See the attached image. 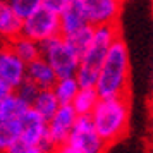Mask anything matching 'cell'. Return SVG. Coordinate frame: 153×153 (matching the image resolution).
<instances>
[{"instance_id":"obj_16","label":"cell","mask_w":153,"mask_h":153,"mask_svg":"<svg viewBox=\"0 0 153 153\" xmlns=\"http://www.w3.org/2000/svg\"><path fill=\"white\" fill-rule=\"evenodd\" d=\"M55 93L57 100L60 102V105H72L76 95L79 93L81 86L77 83L76 76L74 77H62V79H57L55 86L52 88Z\"/></svg>"},{"instance_id":"obj_25","label":"cell","mask_w":153,"mask_h":153,"mask_svg":"<svg viewBox=\"0 0 153 153\" xmlns=\"http://www.w3.org/2000/svg\"><path fill=\"white\" fill-rule=\"evenodd\" d=\"M152 2H153V0H152Z\"/></svg>"},{"instance_id":"obj_18","label":"cell","mask_w":153,"mask_h":153,"mask_svg":"<svg viewBox=\"0 0 153 153\" xmlns=\"http://www.w3.org/2000/svg\"><path fill=\"white\" fill-rule=\"evenodd\" d=\"M93 36H95V28H93V26H88V28L77 31V33H74L72 36L65 38V40L76 48V52L79 55L83 57L84 53H86V50L90 48L91 42H93Z\"/></svg>"},{"instance_id":"obj_2","label":"cell","mask_w":153,"mask_h":153,"mask_svg":"<svg viewBox=\"0 0 153 153\" xmlns=\"http://www.w3.org/2000/svg\"><path fill=\"white\" fill-rule=\"evenodd\" d=\"M91 120L107 145L110 146L124 138L131 122V102L126 98H105L100 100Z\"/></svg>"},{"instance_id":"obj_13","label":"cell","mask_w":153,"mask_h":153,"mask_svg":"<svg viewBox=\"0 0 153 153\" xmlns=\"http://www.w3.org/2000/svg\"><path fill=\"white\" fill-rule=\"evenodd\" d=\"M7 45L14 50L16 55L26 64L35 62L36 59H42V45L36 43L35 40H31V38H28V36H24V35H21L19 38H16V40H12Z\"/></svg>"},{"instance_id":"obj_3","label":"cell","mask_w":153,"mask_h":153,"mask_svg":"<svg viewBox=\"0 0 153 153\" xmlns=\"http://www.w3.org/2000/svg\"><path fill=\"white\" fill-rule=\"evenodd\" d=\"M120 38V28L117 26H98L95 28V36L90 48L81 57V64L77 69L76 79L81 88H95L98 77L108 55V50L114 42Z\"/></svg>"},{"instance_id":"obj_22","label":"cell","mask_w":153,"mask_h":153,"mask_svg":"<svg viewBox=\"0 0 153 153\" xmlns=\"http://www.w3.org/2000/svg\"><path fill=\"white\" fill-rule=\"evenodd\" d=\"M19 153H45L42 148H28V150H22Z\"/></svg>"},{"instance_id":"obj_15","label":"cell","mask_w":153,"mask_h":153,"mask_svg":"<svg viewBox=\"0 0 153 153\" xmlns=\"http://www.w3.org/2000/svg\"><path fill=\"white\" fill-rule=\"evenodd\" d=\"M31 108H33L36 114H40V115L48 122L50 119L57 114V110L60 108V102L57 100L53 90H42L40 95L36 97L35 103H33Z\"/></svg>"},{"instance_id":"obj_9","label":"cell","mask_w":153,"mask_h":153,"mask_svg":"<svg viewBox=\"0 0 153 153\" xmlns=\"http://www.w3.org/2000/svg\"><path fill=\"white\" fill-rule=\"evenodd\" d=\"M77 119L79 115L76 114L72 105H60L57 114L48 120V141L53 148L69 143Z\"/></svg>"},{"instance_id":"obj_5","label":"cell","mask_w":153,"mask_h":153,"mask_svg":"<svg viewBox=\"0 0 153 153\" xmlns=\"http://www.w3.org/2000/svg\"><path fill=\"white\" fill-rule=\"evenodd\" d=\"M28 81V64L22 62L7 43L0 48V97L12 95Z\"/></svg>"},{"instance_id":"obj_7","label":"cell","mask_w":153,"mask_h":153,"mask_svg":"<svg viewBox=\"0 0 153 153\" xmlns=\"http://www.w3.org/2000/svg\"><path fill=\"white\" fill-rule=\"evenodd\" d=\"M22 35L35 40L36 43H45L57 38V36H62V29H60V16L50 12L47 9L38 10L35 16H31L29 19L24 21L22 24Z\"/></svg>"},{"instance_id":"obj_1","label":"cell","mask_w":153,"mask_h":153,"mask_svg":"<svg viewBox=\"0 0 153 153\" xmlns=\"http://www.w3.org/2000/svg\"><path fill=\"white\" fill-rule=\"evenodd\" d=\"M102 100L126 98L131 91V57L124 38H117L108 50L102 67L98 83L95 86Z\"/></svg>"},{"instance_id":"obj_14","label":"cell","mask_w":153,"mask_h":153,"mask_svg":"<svg viewBox=\"0 0 153 153\" xmlns=\"http://www.w3.org/2000/svg\"><path fill=\"white\" fill-rule=\"evenodd\" d=\"M100 100L102 98L95 88H81L72 102V107L79 117H91Z\"/></svg>"},{"instance_id":"obj_20","label":"cell","mask_w":153,"mask_h":153,"mask_svg":"<svg viewBox=\"0 0 153 153\" xmlns=\"http://www.w3.org/2000/svg\"><path fill=\"white\" fill-rule=\"evenodd\" d=\"M72 0H42L43 9H47L50 12H53L57 16H62L67 9H69Z\"/></svg>"},{"instance_id":"obj_17","label":"cell","mask_w":153,"mask_h":153,"mask_svg":"<svg viewBox=\"0 0 153 153\" xmlns=\"http://www.w3.org/2000/svg\"><path fill=\"white\" fill-rule=\"evenodd\" d=\"M7 4L22 21L29 19L31 16H35L38 10L43 9L42 0H9Z\"/></svg>"},{"instance_id":"obj_4","label":"cell","mask_w":153,"mask_h":153,"mask_svg":"<svg viewBox=\"0 0 153 153\" xmlns=\"http://www.w3.org/2000/svg\"><path fill=\"white\" fill-rule=\"evenodd\" d=\"M42 57L55 71L59 79L74 77L81 64V55L64 36H57L42 43Z\"/></svg>"},{"instance_id":"obj_11","label":"cell","mask_w":153,"mask_h":153,"mask_svg":"<svg viewBox=\"0 0 153 153\" xmlns=\"http://www.w3.org/2000/svg\"><path fill=\"white\" fill-rule=\"evenodd\" d=\"M55 71L50 67L45 59H36L35 62L28 64V81L38 86L40 90H52L57 83Z\"/></svg>"},{"instance_id":"obj_24","label":"cell","mask_w":153,"mask_h":153,"mask_svg":"<svg viewBox=\"0 0 153 153\" xmlns=\"http://www.w3.org/2000/svg\"><path fill=\"white\" fill-rule=\"evenodd\" d=\"M2 2H9V0H2Z\"/></svg>"},{"instance_id":"obj_10","label":"cell","mask_w":153,"mask_h":153,"mask_svg":"<svg viewBox=\"0 0 153 153\" xmlns=\"http://www.w3.org/2000/svg\"><path fill=\"white\" fill-rule=\"evenodd\" d=\"M22 24L24 21L9 7L7 2H0V36L4 43L19 38L22 35Z\"/></svg>"},{"instance_id":"obj_23","label":"cell","mask_w":153,"mask_h":153,"mask_svg":"<svg viewBox=\"0 0 153 153\" xmlns=\"http://www.w3.org/2000/svg\"><path fill=\"white\" fill-rule=\"evenodd\" d=\"M152 90H153V81H152Z\"/></svg>"},{"instance_id":"obj_21","label":"cell","mask_w":153,"mask_h":153,"mask_svg":"<svg viewBox=\"0 0 153 153\" xmlns=\"http://www.w3.org/2000/svg\"><path fill=\"white\" fill-rule=\"evenodd\" d=\"M52 153H81V152L77 148H74L71 143H65V145H60V146H57V148H53Z\"/></svg>"},{"instance_id":"obj_6","label":"cell","mask_w":153,"mask_h":153,"mask_svg":"<svg viewBox=\"0 0 153 153\" xmlns=\"http://www.w3.org/2000/svg\"><path fill=\"white\" fill-rule=\"evenodd\" d=\"M93 28L117 26L124 0H74Z\"/></svg>"},{"instance_id":"obj_19","label":"cell","mask_w":153,"mask_h":153,"mask_svg":"<svg viewBox=\"0 0 153 153\" xmlns=\"http://www.w3.org/2000/svg\"><path fill=\"white\" fill-rule=\"evenodd\" d=\"M40 91H42V90H40L38 86H35L33 83L26 81V83L22 84V86L19 88V90L16 91V95H17V97L21 98V100L24 102V103H28L29 107H33V103H35L36 97L40 95Z\"/></svg>"},{"instance_id":"obj_12","label":"cell","mask_w":153,"mask_h":153,"mask_svg":"<svg viewBox=\"0 0 153 153\" xmlns=\"http://www.w3.org/2000/svg\"><path fill=\"white\" fill-rule=\"evenodd\" d=\"M88 26H91V24L88 22V19H86L83 9L72 0L71 5H69V9L60 16V29H62V36L64 38H69V36H72L74 33H77V31H81V29H84V28H88Z\"/></svg>"},{"instance_id":"obj_8","label":"cell","mask_w":153,"mask_h":153,"mask_svg":"<svg viewBox=\"0 0 153 153\" xmlns=\"http://www.w3.org/2000/svg\"><path fill=\"white\" fill-rule=\"evenodd\" d=\"M69 143L81 153H105L108 145L98 134L91 117H79L74 131L71 134Z\"/></svg>"}]
</instances>
